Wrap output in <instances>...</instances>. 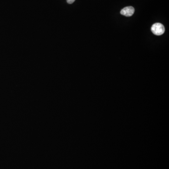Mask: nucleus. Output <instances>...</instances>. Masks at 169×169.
<instances>
[{"instance_id":"2","label":"nucleus","mask_w":169,"mask_h":169,"mask_svg":"<svg viewBox=\"0 0 169 169\" xmlns=\"http://www.w3.org/2000/svg\"><path fill=\"white\" fill-rule=\"evenodd\" d=\"M134 8L132 6H128L124 8L120 11V13L122 15L126 16H131L133 15L134 13Z\"/></svg>"},{"instance_id":"3","label":"nucleus","mask_w":169,"mask_h":169,"mask_svg":"<svg viewBox=\"0 0 169 169\" xmlns=\"http://www.w3.org/2000/svg\"><path fill=\"white\" fill-rule=\"evenodd\" d=\"M75 1V0H67V2L68 3H69V4H72Z\"/></svg>"},{"instance_id":"1","label":"nucleus","mask_w":169,"mask_h":169,"mask_svg":"<svg viewBox=\"0 0 169 169\" xmlns=\"http://www.w3.org/2000/svg\"><path fill=\"white\" fill-rule=\"evenodd\" d=\"M151 31L155 35L159 36L164 33L165 28L161 23H155L151 27Z\"/></svg>"}]
</instances>
